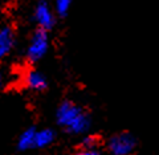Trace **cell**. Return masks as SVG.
Segmentation results:
<instances>
[{"label":"cell","instance_id":"2","mask_svg":"<svg viewBox=\"0 0 159 155\" xmlns=\"http://www.w3.org/2000/svg\"><path fill=\"white\" fill-rule=\"evenodd\" d=\"M49 48V37L47 31L44 29H39L33 33V36L31 39V43L28 45L27 56L29 61H39L40 58H43L45 56V53L48 52Z\"/></svg>","mask_w":159,"mask_h":155},{"label":"cell","instance_id":"1","mask_svg":"<svg viewBox=\"0 0 159 155\" xmlns=\"http://www.w3.org/2000/svg\"><path fill=\"white\" fill-rule=\"evenodd\" d=\"M60 126L65 127L72 134H82L90 127V118L84 110L70 101L62 102L56 114Z\"/></svg>","mask_w":159,"mask_h":155},{"label":"cell","instance_id":"4","mask_svg":"<svg viewBox=\"0 0 159 155\" xmlns=\"http://www.w3.org/2000/svg\"><path fill=\"white\" fill-rule=\"evenodd\" d=\"M34 19H36V23L39 24L40 29H44V31H48L51 29L54 24V16L53 12L49 4L45 0H41L39 2V4L36 6V11H34Z\"/></svg>","mask_w":159,"mask_h":155},{"label":"cell","instance_id":"10","mask_svg":"<svg viewBox=\"0 0 159 155\" xmlns=\"http://www.w3.org/2000/svg\"><path fill=\"white\" fill-rule=\"evenodd\" d=\"M97 144H98V138L94 135H88L84 138V141H82L84 148H96Z\"/></svg>","mask_w":159,"mask_h":155},{"label":"cell","instance_id":"12","mask_svg":"<svg viewBox=\"0 0 159 155\" xmlns=\"http://www.w3.org/2000/svg\"><path fill=\"white\" fill-rule=\"evenodd\" d=\"M2 84H3V76H2V73H0V86H2Z\"/></svg>","mask_w":159,"mask_h":155},{"label":"cell","instance_id":"5","mask_svg":"<svg viewBox=\"0 0 159 155\" xmlns=\"http://www.w3.org/2000/svg\"><path fill=\"white\" fill-rule=\"evenodd\" d=\"M15 43L13 29L11 27H3L0 29V60L11 52Z\"/></svg>","mask_w":159,"mask_h":155},{"label":"cell","instance_id":"11","mask_svg":"<svg viewBox=\"0 0 159 155\" xmlns=\"http://www.w3.org/2000/svg\"><path fill=\"white\" fill-rule=\"evenodd\" d=\"M73 155H101V153L97 151L96 148H82L80 151L74 153Z\"/></svg>","mask_w":159,"mask_h":155},{"label":"cell","instance_id":"7","mask_svg":"<svg viewBox=\"0 0 159 155\" xmlns=\"http://www.w3.org/2000/svg\"><path fill=\"white\" fill-rule=\"evenodd\" d=\"M54 141V131L51 129H44L36 131V137H34V147L44 148L49 146Z\"/></svg>","mask_w":159,"mask_h":155},{"label":"cell","instance_id":"8","mask_svg":"<svg viewBox=\"0 0 159 155\" xmlns=\"http://www.w3.org/2000/svg\"><path fill=\"white\" fill-rule=\"evenodd\" d=\"M34 137H36V129H33V127L27 129L25 131H23V134L20 135L19 142H17V147L20 150H23V151L33 148L34 147Z\"/></svg>","mask_w":159,"mask_h":155},{"label":"cell","instance_id":"3","mask_svg":"<svg viewBox=\"0 0 159 155\" xmlns=\"http://www.w3.org/2000/svg\"><path fill=\"white\" fill-rule=\"evenodd\" d=\"M137 146V139L130 133H119L109 139L107 147L113 155H129Z\"/></svg>","mask_w":159,"mask_h":155},{"label":"cell","instance_id":"9","mask_svg":"<svg viewBox=\"0 0 159 155\" xmlns=\"http://www.w3.org/2000/svg\"><path fill=\"white\" fill-rule=\"evenodd\" d=\"M72 6V0H56V12L60 16H66Z\"/></svg>","mask_w":159,"mask_h":155},{"label":"cell","instance_id":"6","mask_svg":"<svg viewBox=\"0 0 159 155\" xmlns=\"http://www.w3.org/2000/svg\"><path fill=\"white\" fill-rule=\"evenodd\" d=\"M25 85L32 90H44L47 88V80L37 71H28L25 74Z\"/></svg>","mask_w":159,"mask_h":155}]
</instances>
